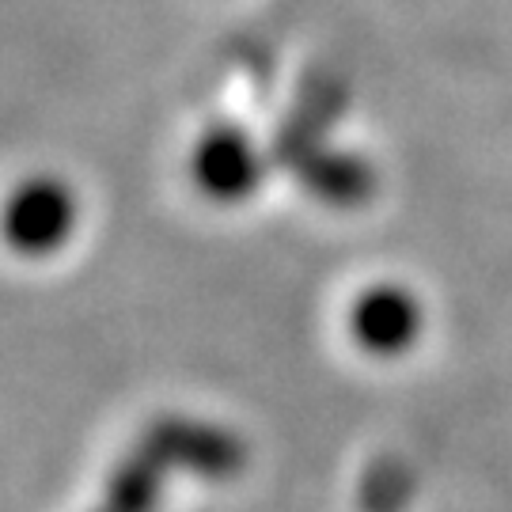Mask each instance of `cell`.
Listing matches in <instances>:
<instances>
[{
  "label": "cell",
  "mask_w": 512,
  "mask_h": 512,
  "mask_svg": "<svg viewBox=\"0 0 512 512\" xmlns=\"http://www.w3.org/2000/svg\"><path fill=\"white\" fill-rule=\"evenodd\" d=\"M73 198L54 183L27 186L4 213V243L23 255H50L73 232Z\"/></svg>",
  "instance_id": "obj_2"
},
{
  "label": "cell",
  "mask_w": 512,
  "mask_h": 512,
  "mask_svg": "<svg viewBox=\"0 0 512 512\" xmlns=\"http://www.w3.org/2000/svg\"><path fill=\"white\" fill-rule=\"evenodd\" d=\"M349 327H353V338L361 349L376 353V357H395L414 346L421 330V308L399 285H376L353 304Z\"/></svg>",
  "instance_id": "obj_1"
}]
</instances>
